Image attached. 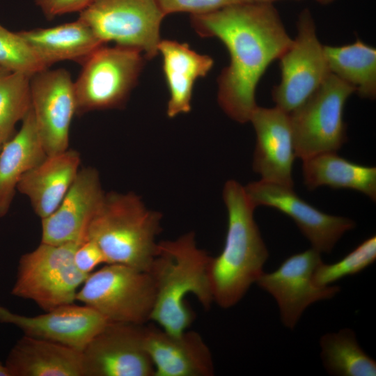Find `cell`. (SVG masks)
Here are the masks:
<instances>
[{
    "label": "cell",
    "instance_id": "6da1fadb",
    "mask_svg": "<svg viewBox=\"0 0 376 376\" xmlns=\"http://www.w3.org/2000/svg\"><path fill=\"white\" fill-rule=\"evenodd\" d=\"M191 22L198 35L215 37L228 49L230 63L218 77L217 100L231 119L249 122L260 79L292 42L278 10L273 3L249 1L191 15Z\"/></svg>",
    "mask_w": 376,
    "mask_h": 376
},
{
    "label": "cell",
    "instance_id": "7a4b0ae2",
    "mask_svg": "<svg viewBox=\"0 0 376 376\" xmlns=\"http://www.w3.org/2000/svg\"><path fill=\"white\" fill-rule=\"evenodd\" d=\"M222 195L228 213L226 235L220 254L211 256L208 277L213 301L228 308L256 282L269 253L253 218L256 207L244 187L235 180H228Z\"/></svg>",
    "mask_w": 376,
    "mask_h": 376
},
{
    "label": "cell",
    "instance_id": "3957f363",
    "mask_svg": "<svg viewBox=\"0 0 376 376\" xmlns=\"http://www.w3.org/2000/svg\"><path fill=\"white\" fill-rule=\"evenodd\" d=\"M210 258L197 246L193 232L158 242L148 270L155 289L151 320L164 330L178 334L194 320L185 302L187 295H194L204 308L210 307L213 302L208 277Z\"/></svg>",
    "mask_w": 376,
    "mask_h": 376
},
{
    "label": "cell",
    "instance_id": "277c9868",
    "mask_svg": "<svg viewBox=\"0 0 376 376\" xmlns=\"http://www.w3.org/2000/svg\"><path fill=\"white\" fill-rule=\"evenodd\" d=\"M161 221V214L147 208L136 194L109 192L89 222L85 240L98 244L107 264L148 272L157 253Z\"/></svg>",
    "mask_w": 376,
    "mask_h": 376
},
{
    "label": "cell",
    "instance_id": "5b68a950",
    "mask_svg": "<svg viewBox=\"0 0 376 376\" xmlns=\"http://www.w3.org/2000/svg\"><path fill=\"white\" fill-rule=\"evenodd\" d=\"M81 243L40 242L34 250L23 254L12 295L33 301L45 311L74 304L78 290L88 276L75 263V253Z\"/></svg>",
    "mask_w": 376,
    "mask_h": 376
},
{
    "label": "cell",
    "instance_id": "8992f818",
    "mask_svg": "<svg viewBox=\"0 0 376 376\" xmlns=\"http://www.w3.org/2000/svg\"><path fill=\"white\" fill-rule=\"evenodd\" d=\"M155 299L150 273L120 264H107L89 274L76 295V301L109 322L139 325L150 320Z\"/></svg>",
    "mask_w": 376,
    "mask_h": 376
},
{
    "label": "cell",
    "instance_id": "52a82bcc",
    "mask_svg": "<svg viewBox=\"0 0 376 376\" xmlns=\"http://www.w3.org/2000/svg\"><path fill=\"white\" fill-rule=\"evenodd\" d=\"M141 54L130 47L102 45L88 56L74 82L76 114L124 104L143 68Z\"/></svg>",
    "mask_w": 376,
    "mask_h": 376
},
{
    "label": "cell",
    "instance_id": "ba28073f",
    "mask_svg": "<svg viewBox=\"0 0 376 376\" xmlns=\"http://www.w3.org/2000/svg\"><path fill=\"white\" fill-rule=\"evenodd\" d=\"M354 88L333 74L298 108L289 113L296 157L337 152L346 142L343 110Z\"/></svg>",
    "mask_w": 376,
    "mask_h": 376
},
{
    "label": "cell",
    "instance_id": "9c48e42d",
    "mask_svg": "<svg viewBox=\"0 0 376 376\" xmlns=\"http://www.w3.org/2000/svg\"><path fill=\"white\" fill-rule=\"evenodd\" d=\"M165 16L156 0H93L78 19L103 43L113 41L152 58L158 53L160 26Z\"/></svg>",
    "mask_w": 376,
    "mask_h": 376
},
{
    "label": "cell",
    "instance_id": "30bf717a",
    "mask_svg": "<svg viewBox=\"0 0 376 376\" xmlns=\"http://www.w3.org/2000/svg\"><path fill=\"white\" fill-rule=\"evenodd\" d=\"M297 30V36L279 58L281 81L272 92L276 107L288 113L301 106L331 74L309 9L299 13Z\"/></svg>",
    "mask_w": 376,
    "mask_h": 376
},
{
    "label": "cell",
    "instance_id": "8fae6325",
    "mask_svg": "<svg viewBox=\"0 0 376 376\" xmlns=\"http://www.w3.org/2000/svg\"><path fill=\"white\" fill-rule=\"evenodd\" d=\"M320 253L311 248L285 259L274 271L263 272L256 283L276 300L282 323L292 329L311 304L334 297L340 288L320 286L314 281L322 263Z\"/></svg>",
    "mask_w": 376,
    "mask_h": 376
},
{
    "label": "cell",
    "instance_id": "7c38bea8",
    "mask_svg": "<svg viewBox=\"0 0 376 376\" xmlns=\"http://www.w3.org/2000/svg\"><path fill=\"white\" fill-rule=\"evenodd\" d=\"M84 376H154L144 326L109 322L82 351Z\"/></svg>",
    "mask_w": 376,
    "mask_h": 376
},
{
    "label": "cell",
    "instance_id": "4fadbf2b",
    "mask_svg": "<svg viewBox=\"0 0 376 376\" xmlns=\"http://www.w3.org/2000/svg\"><path fill=\"white\" fill-rule=\"evenodd\" d=\"M31 107L37 130L47 155L69 148V134L77 105L70 72L45 69L30 78Z\"/></svg>",
    "mask_w": 376,
    "mask_h": 376
},
{
    "label": "cell",
    "instance_id": "5bb4252c",
    "mask_svg": "<svg viewBox=\"0 0 376 376\" xmlns=\"http://www.w3.org/2000/svg\"><path fill=\"white\" fill-rule=\"evenodd\" d=\"M244 190L255 207H274L293 219L312 248L329 253L343 235L355 227L352 219L327 214L299 198L293 187L260 180Z\"/></svg>",
    "mask_w": 376,
    "mask_h": 376
},
{
    "label": "cell",
    "instance_id": "9a60e30c",
    "mask_svg": "<svg viewBox=\"0 0 376 376\" xmlns=\"http://www.w3.org/2000/svg\"><path fill=\"white\" fill-rule=\"evenodd\" d=\"M0 322L13 324L24 335L58 343L82 352L109 322L86 306H63L36 316L11 312L0 305Z\"/></svg>",
    "mask_w": 376,
    "mask_h": 376
},
{
    "label": "cell",
    "instance_id": "2e32d148",
    "mask_svg": "<svg viewBox=\"0 0 376 376\" xmlns=\"http://www.w3.org/2000/svg\"><path fill=\"white\" fill-rule=\"evenodd\" d=\"M104 195L98 171L91 166L79 169L57 208L41 219V242L60 244L85 241L88 225Z\"/></svg>",
    "mask_w": 376,
    "mask_h": 376
},
{
    "label": "cell",
    "instance_id": "e0dca14e",
    "mask_svg": "<svg viewBox=\"0 0 376 376\" xmlns=\"http://www.w3.org/2000/svg\"><path fill=\"white\" fill-rule=\"evenodd\" d=\"M256 135L253 169L261 180L293 187L296 157L289 113L276 107L257 106L250 120Z\"/></svg>",
    "mask_w": 376,
    "mask_h": 376
},
{
    "label": "cell",
    "instance_id": "ac0fdd59",
    "mask_svg": "<svg viewBox=\"0 0 376 376\" xmlns=\"http://www.w3.org/2000/svg\"><path fill=\"white\" fill-rule=\"evenodd\" d=\"M144 345L154 367V376H212L211 352L199 334H175L159 327H144Z\"/></svg>",
    "mask_w": 376,
    "mask_h": 376
},
{
    "label": "cell",
    "instance_id": "d6986e66",
    "mask_svg": "<svg viewBox=\"0 0 376 376\" xmlns=\"http://www.w3.org/2000/svg\"><path fill=\"white\" fill-rule=\"evenodd\" d=\"M81 162L73 149L47 155L20 178L17 190L26 196L41 219L49 216L61 203L73 182Z\"/></svg>",
    "mask_w": 376,
    "mask_h": 376
},
{
    "label": "cell",
    "instance_id": "ffe728a7",
    "mask_svg": "<svg viewBox=\"0 0 376 376\" xmlns=\"http://www.w3.org/2000/svg\"><path fill=\"white\" fill-rule=\"evenodd\" d=\"M10 376H84L82 352L24 335L8 353Z\"/></svg>",
    "mask_w": 376,
    "mask_h": 376
},
{
    "label": "cell",
    "instance_id": "44dd1931",
    "mask_svg": "<svg viewBox=\"0 0 376 376\" xmlns=\"http://www.w3.org/2000/svg\"><path fill=\"white\" fill-rule=\"evenodd\" d=\"M158 52L162 56L163 71L170 94L167 116L173 118L189 112L194 82L207 75L213 66V59L198 54L186 43L169 40H161Z\"/></svg>",
    "mask_w": 376,
    "mask_h": 376
},
{
    "label": "cell",
    "instance_id": "7402d4cb",
    "mask_svg": "<svg viewBox=\"0 0 376 376\" xmlns=\"http://www.w3.org/2000/svg\"><path fill=\"white\" fill-rule=\"evenodd\" d=\"M22 121L20 130L2 144L0 151V218L9 211L22 175L47 156L32 107Z\"/></svg>",
    "mask_w": 376,
    "mask_h": 376
},
{
    "label": "cell",
    "instance_id": "603a6c76",
    "mask_svg": "<svg viewBox=\"0 0 376 376\" xmlns=\"http://www.w3.org/2000/svg\"><path fill=\"white\" fill-rule=\"evenodd\" d=\"M17 33L47 68L65 60L82 62L104 44L88 25L79 19L51 28Z\"/></svg>",
    "mask_w": 376,
    "mask_h": 376
},
{
    "label": "cell",
    "instance_id": "cb8c5ba5",
    "mask_svg": "<svg viewBox=\"0 0 376 376\" xmlns=\"http://www.w3.org/2000/svg\"><path fill=\"white\" fill-rule=\"evenodd\" d=\"M304 182L309 189L320 186L358 191L376 200V168L350 162L327 152L302 159Z\"/></svg>",
    "mask_w": 376,
    "mask_h": 376
},
{
    "label": "cell",
    "instance_id": "d4e9b609",
    "mask_svg": "<svg viewBox=\"0 0 376 376\" xmlns=\"http://www.w3.org/2000/svg\"><path fill=\"white\" fill-rule=\"evenodd\" d=\"M331 74L352 86L364 99L376 97V49L357 38L342 46L324 45Z\"/></svg>",
    "mask_w": 376,
    "mask_h": 376
},
{
    "label": "cell",
    "instance_id": "484cf974",
    "mask_svg": "<svg viewBox=\"0 0 376 376\" xmlns=\"http://www.w3.org/2000/svg\"><path fill=\"white\" fill-rule=\"evenodd\" d=\"M320 358L328 374L334 376H375L376 362L358 343L354 331L344 328L320 340Z\"/></svg>",
    "mask_w": 376,
    "mask_h": 376
},
{
    "label": "cell",
    "instance_id": "4316f807",
    "mask_svg": "<svg viewBox=\"0 0 376 376\" xmlns=\"http://www.w3.org/2000/svg\"><path fill=\"white\" fill-rule=\"evenodd\" d=\"M31 77L10 72L0 77V143L14 134L18 121L22 120L31 107Z\"/></svg>",
    "mask_w": 376,
    "mask_h": 376
},
{
    "label": "cell",
    "instance_id": "83f0119b",
    "mask_svg": "<svg viewBox=\"0 0 376 376\" xmlns=\"http://www.w3.org/2000/svg\"><path fill=\"white\" fill-rule=\"evenodd\" d=\"M376 259V237L371 236L333 264L323 262L317 267L314 281L320 286H327L345 276L354 275L372 265Z\"/></svg>",
    "mask_w": 376,
    "mask_h": 376
},
{
    "label": "cell",
    "instance_id": "f1b7e54d",
    "mask_svg": "<svg viewBox=\"0 0 376 376\" xmlns=\"http://www.w3.org/2000/svg\"><path fill=\"white\" fill-rule=\"evenodd\" d=\"M0 67L30 77L47 69L25 40L0 24Z\"/></svg>",
    "mask_w": 376,
    "mask_h": 376
},
{
    "label": "cell",
    "instance_id": "f546056e",
    "mask_svg": "<svg viewBox=\"0 0 376 376\" xmlns=\"http://www.w3.org/2000/svg\"><path fill=\"white\" fill-rule=\"evenodd\" d=\"M165 15L175 13H189L191 15L212 13L225 7L251 1L250 0H156Z\"/></svg>",
    "mask_w": 376,
    "mask_h": 376
},
{
    "label": "cell",
    "instance_id": "4dcf8cb0",
    "mask_svg": "<svg viewBox=\"0 0 376 376\" xmlns=\"http://www.w3.org/2000/svg\"><path fill=\"white\" fill-rule=\"evenodd\" d=\"M77 267L83 273L89 274L102 263L107 264L105 256L98 244L93 240L82 242L74 256Z\"/></svg>",
    "mask_w": 376,
    "mask_h": 376
},
{
    "label": "cell",
    "instance_id": "1f68e13d",
    "mask_svg": "<svg viewBox=\"0 0 376 376\" xmlns=\"http://www.w3.org/2000/svg\"><path fill=\"white\" fill-rule=\"evenodd\" d=\"M93 0H35L48 20L56 16L73 12H81Z\"/></svg>",
    "mask_w": 376,
    "mask_h": 376
},
{
    "label": "cell",
    "instance_id": "d6a6232c",
    "mask_svg": "<svg viewBox=\"0 0 376 376\" xmlns=\"http://www.w3.org/2000/svg\"><path fill=\"white\" fill-rule=\"evenodd\" d=\"M0 376H10L8 371L5 366L0 363Z\"/></svg>",
    "mask_w": 376,
    "mask_h": 376
},
{
    "label": "cell",
    "instance_id": "836d02e7",
    "mask_svg": "<svg viewBox=\"0 0 376 376\" xmlns=\"http://www.w3.org/2000/svg\"><path fill=\"white\" fill-rule=\"evenodd\" d=\"M250 1H254V2H259V3H273V2L278 0H250ZM293 1H302V0H293Z\"/></svg>",
    "mask_w": 376,
    "mask_h": 376
},
{
    "label": "cell",
    "instance_id": "e575fe53",
    "mask_svg": "<svg viewBox=\"0 0 376 376\" xmlns=\"http://www.w3.org/2000/svg\"><path fill=\"white\" fill-rule=\"evenodd\" d=\"M315 1L322 5H327L332 3L335 0H315Z\"/></svg>",
    "mask_w": 376,
    "mask_h": 376
},
{
    "label": "cell",
    "instance_id": "d590c367",
    "mask_svg": "<svg viewBox=\"0 0 376 376\" xmlns=\"http://www.w3.org/2000/svg\"><path fill=\"white\" fill-rule=\"evenodd\" d=\"M10 72L0 67V77Z\"/></svg>",
    "mask_w": 376,
    "mask_h": 376
},
{
    "label": "cell",
    "instance_id": "8d00e7d4",
    "mask_svg": "<svg viewBox=\"0 0 376 376\" xmlns=\"http://www.w3.org/2000/svg\"><path fill=\"white\" fill-rule=\"evenodd\" d=\"M1 146H2V144L0 143V151H1Z\"/></svg>",
    "mask_w": 376,
    "mask_h": 376
}]
</instances>
